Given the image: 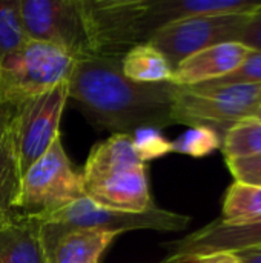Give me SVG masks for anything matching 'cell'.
Masks as SVG:
<instances>
[{"instance_id":"6da1fadb","label":"cell","mask_w":261,"mask_h":263,"mask_svg":"<svg viewBox=\"0 0 261 263\" xmlns=\"http://www.w3.org/2000/svg\"><path fill=\"white\" fill-rule=\"evenodd\" d=\"M175 85L138 83L122 72V57L75 60L68 79V100L98 129L132 136L137 129L174 125Z\"/></svg>"},{"instance_id":"7a4b0ae2","label":"cell","mask_w":261,"mask_h":263,"mask_svg":"<svg viewBox=\"0 0 261 263\" xmlns=\"http://www.w3.org/2000/svg\"><path fill=\"white\" fill-rule=\"evenodd\" d=\"M80 174L85 196L100 206L138 214L157 208L132 136L112 134L95 143Z\"/></svg>"},{"instance_id":"3957f363","label":"cell","mask_w":261,"mask_h":263,"mask_svg":"<svg viewBox=\"0 0 261 263\" xmlns=\"http://www.w3.org/2000/svg\"><path fill=\"white\" fill-rule=\"evenodd\" d=\"M31 217V216H28ZM40 228L43 245L48 251L54 248L57 240L66 233L77 230H100L122 234L134 230H155L165 233H177L188 228L191 217L155 208L148 213H125L100 206L91 199L83 197L63 210L45 216L31 217Z\"/></svg>"},{"instance_id":"277c9868","label":"cell","mask_w":261,"mask_h":263,"mask_svg":"<svg viewBox=\"0 0 261 263\" xmlns=\"http://www.w3.org/2000/svg\"><path fill=\"white\" fill-rule=\"evenodd\" d=\"M260 103L261 85H175L172 122L211 128L223 140L232 125L255 116Z\"/></svg>"},{"instance_id":"5b68a950","label":"cell","mask_w":261,"mask_h":263,"mask_svg":"<svg viewBox=\"0 0 261 263\" xmlns=\"http://www.w3.org/2000/svg\"><path fill=\"white\" fill-rule=\"evenodd\" d=\"M75 59L37 40L0 59V102L15 106L68 82Z\"/></svg>"},{"instance_id":"8992f818","label":"cell","mask_w":261,"mask_h":263,"mask_svg":"<svg viewBox=\"0 0 261 263\" xmlns=\"http://www.w3.org/2000/svg\"><path fill=\"white\" fill-rule=\"evenodd\" d=\"M86 197L82 174L74 170L62 137L22 176L15 210L25 216H45Z\"/></svg>"},{"instance_id":"52a82bcc","label":"cell","mask_w":261,"mask_h":263,"mask_svg":"<svg viewBox=\"0 0 261 263\" xmlns=\"http://www.w3.org/2000/svg\"><path fill=\"white\" fill-rule=\"evenodd\" d=\"M31 40L54 45L75 60L94 57L85 0H22Z\"/></svg>"},{"instance_id":"ba28073f","label":"cell","mask_w":261,"mask_h":263,"mask_svg":"<svg viewBox=\"0 0 261 263\" xmlns=\"http://www.w3.org/2000/svg\"><path fill=\"white\" fill-rule=\"evenodd\" d=\"M94 57H123L148 42L149 0H85Z\"/></svg>"},{"instance_id":"9c48e42d","label":"cell","mask_w":261,"mask_h":263,"mask_svg":"<svg viewBox=\"0 0 261 263\" xmlns=\"http://www.w3.org/2000/svg\"><path fill=\"white\" fill-rule=\"evenodd\" d=\"M249 14L200 15L172 22L157 28L148 39V43L158 49L175 68L198 51L238 42Z\"/></svg>"},{"instance_id":"30bf717a","label":"cell","mask_w":261,"mask_h":263,"mask_svg":"<svg viewBox=\"0 0 261 263\" xmlns=\"http://www.w3.org/2000/svg\"><path fill=\"white\" fill-rule=\"evenodd\" d=\"M66 102L68 82L18 106L14 117V131L22 176L60 137L58 128Z\"/></svg>"},{"instance_id":"8fae6325","label":"cell","mask_w":261,"mask_h":263,"mask_svg":"<svg viewBox=\"0 0 261 263\" xmlns=\"http://www.w3.org/2000/svg\"><path fill=\"white\" fill-rule=\"evenodd\" d=\"M261 245V222L248 227H229L220 219L174 242L165 243L168 256L162 263H189L217 253H235Z\"/></svg>"},{"instance_id":"7c38bea8","label":"cell","mask_w":261,"mask_h":263,"mask_svg":"<svg viewBox=\"0 0 261 263\" xmlns=\"http://www.w3.org/2000/svg\"><path fill=\"white\" fill-rule=\"evenodd\" d=\"M249 48L229 42L198 51L174 68L171 83L177 86H192L222 79L234 72L249 54Z\"/></svg>"},{"instance_id":"4fadbf2b","label":"cell","mask_w":261,"mask_h":263,"mask_svg":"<svg viewBox=\"0 0 261 263\" xmlns=\"http://www.w3.org/2000/svg\"><path fill=\"white\" fill-rule=\"evenodd\" d=\"M260 5L261 2L252 0H149L148 28L152 34L172 22L200 15L249 14Z\"/></svg>"},{"instance_id":"5bb4252c","label":"cell","mask_w":261,"mask_h":263,"mask_svg":"<svg viewBox=\"0 0 261 263\" xmlns=\"http://www.w3.org/2000/svg\"><path fill=\"white\" fill-rule=\"evenodd\" d=\"M0 263H51L31 217L15 211L0 223Z\"/></svg>"},{"instance_id":"9a60e30c","label":"cell","mask_w":261,"mask_h":263,"mask_svg":"<svg viewBox=\"0 0 261 263\" xmlns=\"http://www.w3.org/2000/svg\"><path fill=\"white\" fill-rule=\"evenodd\" d=\"M118 234L100 230H77L62 236L49 251L51 263H100Z\"/></svg>"},{"instance_id":"2e32d148","label":"cell","mask_w":261,"mask_h":263,"mask_svg":"<svg viewBox=\"0 0 261 263\" xmlns=\"http://www.w3.org/2000/svg\"><path fill=\"white\" fill-rule=\"evenodd\" d=\"M122 72L138 83H165L171 82L174 68L158 49L143 42L122 57Z\"/></svg>"},{"instance_id":"e0dca14e","label":"cell","mask_w":261,"mask_h":263,"mask_svg":"<svg viewBox=\"0 0 261 263\" xmlns=\"http://www.w3.org/2000/svg\"><path fill=\"white\" fill-rule=\"evenodd\" d=\"M22 174L18 168L14 120L0 140V223L12 216L17 210Z\"/></svg>"},{"instance_id":"ac0fdd59","label":"cell","mask_w":261,"mask_h":263,"mask_svg":"<svg viewBox=\"0 0 261 263\" xmlns=\"http://www.w3.org/2000/svg\"><path fill=\"white\" fill-rule=\"evenodd\" d=\"M220 220L229 227L261 222V186L234 182L225 194Z\"/></svg>"},{"instance_id":"d6986e66","label":"cell","mask_w":261,"mask_h":263,"mask_svg":"<svg viewBox=\"0 0 261 263\" xmlns=\"http://www.w3.org/2000/svg\"><path fill=\"white\" fill-rule=\"evenodd\" d=\"M223 156L228 160L261 156V120L246 117L232 125L222 140Z\"/></svg>"},{"instance_id":"ffe728a7","label":"cell","mask_w":261,"mask_h":263,"mask_svg":"<svg viewBox=\"0 0 261 263\" xmlns=\"http://www.w3.org/2000/svg\"><path fill=\"white\" fill-rule=\"evenodd\" d=\"M22 14V0H0V59L29 42Z\"/></svg>"},{"instance_id":"44dd1931","label":"cell","mask_w":261,"mask_h":263,"mask_svg":"<svg viewBox=\"0 0 261 263\" xmlns=\"http://www.w3.org/2000/svg\"><path fill=\"white\" fill-rule=\"evenodd\" d=\"M172 145V153L186 154L192 157H205L222 148V137L211 128L192 126L180 137H177Z\"/></svg>"},{"instance_id":"7402d4cb","label":"cell","mask_w":261,"mask_h":263,"mask_svg":"<svg viewBox=\"0 0 261 263\" xmlns=\"http://www.w3.org/2000/svg\"><path fill=\"white\" fill-rule=\"evenodd\" d=\"M132 143L137 156L145 163L148 160H155L172 153L171 142L160 133V129L154 128L137 129L132 134Z\"/></svg>"},{"instance_id":"603a6c76","label":"cell","mask_w":261,"mask_h":263,"mask_svg":"<svg viewBox=\"0 0 261 263\" xmlns=\"http://www.w3.org/2000/svg\"><path fill=\"white\" fill-rule=\"evenodd\" d=\"M211 85H261V51L251 49L245 62L231 74L208 82Z\"/></svg>"},{"instance_id":"cb8c5ba5","label":"cell","mask_w":261,"mask_h":263,"mask_svg":"<svg viewBox=\"0 0 261 263\" xmlns=\"http://www.w3.org/2000/svg\"><path fill=\"white\" fill-rule=\"evenodd\" d=\"M226 166L235 182L261 186V156L228 160Z\"/></svg>"},{"instance_id":"d4e9b609","label":"cell","mask_w":261,"mask_h":263,"mask_svg":"<svg viewBox=\"0 0 261 263\" xmlns=\"http://www.w3.org/2000/svg\"><path fill=\"white\" fill-rule=\"evenodd\" d=\"M238 43L248 46L249 49L261 51V5L249 14Z\"/></svg>"},{"instance_id":"484cf974","label":"cell","mask_w":261,"mask_h":263,"mask_svg":"<svg viewBox=\"0 0 261 263\" xmlns=\"http://www.w3.org/2000/svg\"><path fill=\"white\" fill-rule=\"evenodd\" d=\"M17 109H18V106H15V105L0 102V140L9 129V126L17 114Z\"/></svg>"},{"instance_id":"4316f807","label":"cell","mask_w":261,"mask_h":263,"mask_svg":"<svg viewBox=\"0 0 261 263\" xmlns=\"http://www.w3.org/2000/svg\"><path fill=\"white\" fill-rule=\"evenodd\" d=\"M189 263H242L234 253H217L205 257H198Z\"/></svg>"},{"instance_id":"83f0119b","label":"cell","mask_w":261,"mask_h":263,"mask_svg":"<svg viewBox=\"0 0 261 263\" xmlns=\"http://www.w3.org/2000/svg\"><path fill=\"white\" fill-rule=\"evenodd\" d=\"M242 263H261V245L245 248L234 253Z\"/></svg>"},{"instance_id":"f1b7e54d","label":"cell","mask_w":261,"mask_h":263,"mask_svg":"<svg viewBox=\"0 0 261 263\" xmlns=\"http://www.w3.org/2000/svg\"><path fill=\"white\" fill-rule=\"evenodd\" d=\"M255 117H258V119H260V120H261V108H260V109H258V111H257Z\"/></svg>"},{"instance_id":"f546056e","label":"cell","mask_w":261,"mask_h":263,"mask_svg":"<svg viewBox=\"0 0 261 263\" xmlns=\"http://www.w3.org/2000/svg\"><path fill=\"white\" fill-rule=\"evenodd\" d=\"M260 108H261V103H260Z\"/></svg>"}]
</instances>
